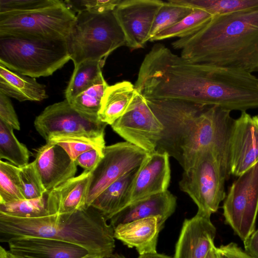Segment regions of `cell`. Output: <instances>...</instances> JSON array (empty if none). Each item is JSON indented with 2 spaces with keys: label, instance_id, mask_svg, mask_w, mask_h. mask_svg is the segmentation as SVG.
<instances>
[{
  "label": "cell",
  "instance_id": "1",
  "mask_svg": "<svg viewBox=\"0 0 258 258\" xmlns=\"http://www.w3.org/2000/svg\"><path fill=\"white\" fill-rule=\"evenodd\" d=\"M146 101L163 126L156 151L166 152L185 170L202 150L211 147L219 155L230 175V144L234 120L230 111L180 100Z\"/></svg>",
  "mask_w": 258,
  "mask_h": 258
},
{
  "label": "cell",
  "instance_id": "2",
  "mask_svg": "<svg viewBox=\"0 0 258 258\" xmlns=\"http://www.w3.org/2000/svg\"><path fill=\"white\" fill-rule=\"evenodd\" d=\"M172 47L193 63L258 72V7L214 16Z\"/></svg>",
  "mask_w": 258,
  "mask_h": 258
},
{
  "label": "cell",
  "instance_id": "3",
  "mask_svg": "<svg viewBox=\"0 0 258 258\" xmlns=\"http://www.w3.org/2000/svg\"><path fill=\"white\" fill-rule=\"evenodd\" d=\"M92 206L66 214L24 218L0 213V242L30 237L52 238L73 243L102 257L113 253V227Z\"/></svg>",
  "mask_w": 258,
  "mask_h": 258
},
{
  "label": "cell",
  "instance_id": "4",
  "mask_svg": "<svg viewBox=\"0 0 258 258\" xmlns=\"http://www.w3.org/2000/svg\"><path fill=\"white\" fill-rule=\"evenodd\" d=\"M66 41L74 66L86 60L104 63L108 55L126 44L114 11L101 14L86 11L77 13Z\"/></svg>",
  "mask_w": 258,
  "mask_h": 258
},
{
  "label": "cell",
  "instance_id": "5",
  "mask_svg": "<svg viewBox=\"0 0 258 258\" xmlns=\"http://www.w3.org/2000/svg\"><path fill=\"white\" fill-rule=\"evenodd\" d=\"M70 59L66 39L0 36V63L25 76H51Z\"/></svg>",
  "mask_w": 258,
  "mask_h": 258
},
{
  "label": "cell",
  "instance_id": "6",
  "mask_svg": "<svg viewBox=\"0 0 258 258\" xmlns=\"http://www.w3.org/2000/svg\"><path fill=\"white\" fill-rule=\"evenodd\" d=\"M76 17L75 13L59 0L34 10L0 14V36L66 39Z\"/></svg>",
  "mask_w": 258,
  "mask_h": 258
},
{
  "label": "cell",
  "instance_id": "7",
  "mask_svg": "<svg viewBox=\"0 0 258 258\" xmlns=\"http://www.w3.org/2000/svg\"><path fill=\"white\" fill-rule=\"evenodd\" d=\"M229 176L215 150L206 148L184 170L179 186L197 205L198 212L211 217L226 197L225 182Z\"/></svg>",
  "mask_w": 258,
  "mask_h": 258
},
{
  "label": "cell",
  "instance_id": "8",
  "mask_svg": "<svg viewBox=\"0 0 258 258\" xmlns=\"http://www.w3.org/2000/svg\"><path fill=\"white\" fill-rule=\"evenodd\" d=\"M222 208L225 223L245 241L255 230L258 214V162L238 176Z\"/></svg>",
  "mask_w": 258,
  "mask_h": 258
},
{
  "label": "cell",
  "instance_id": "9",
  "mask_svg": "<svg viewBox=\"0 0 258 258\" xmlns=\"http://www.w3.org/2000/svg\"><path fill=\"white\" fill-rule=\"evenodd\" d=\"M149 153L127 142L106 146L104 155L92 171L86 206L108 186L127 172L140 166Z\"/></svg>",
  "mask_w": 258,
  "mask_h": 258
},
{
  "label": "cell",
  "instance_id": "10",
  "mask_svg": "<svg viewBox=\"0 0 258 258\" xmlns=\"http://www.w3.org/2000/svg\"><path fill=\"white\" fill-rule=\"evenodd\" d=\"M107 125L78 112L66 99L48 106L34 120L35 129L46 142L58 135H103Z\"/></svg>",
  "mask_w": 258,
  "mask_h": 258
},
{
  "label": "cell",
  "instance_id": "11",
  "mask_svg": "<svg viewBox=\"0 0 258 258\" xmlns=\"http://www.w3.org/2000/svg\"><path fill=\"white\" fill-rule=\"evenodd\" d=\"M111 126L126 142L148 153L156 151L163 131L146 99L138 92L125 113Z\"/></svg>",
  "mask_w": 258,
  "mask_h": 258
},
{
  "label": "cell",
  "instance_id": "12",
  "mask_svg": "<svg viewBox=\"0 0 258 258\" xmlns=\"http://www.w3.org/2000/svg\"><path fill=\"white\" fill-rule=\"evenodd\" d=\"M163 1L121 0L114 10L115 16L131 49L144 47L150 39L155 17Z\"/></svg>",
  "mask_w": 258,
  "mask_h": 258
},
{
  "label": "cell",
  "instance_id": "13",
  "mask_svg": "<svg viewBox=\"0 0 258 258\" xmlns=\"http://www.w3.org/2000/svg\"><path fill=\"white\" fill-rule=\"evenodd\" d=\"M258 162V115L246 111L234 119L231 134L230 175L239 176Z\"/></svg>",
  "mask_w": 258,
  "mask_h": 258
},
{
  "label": "cell",
  "instance_id": "14",
  "mask_svg": "<svg viewBox=\"0 0 258 258\" xmlns=\"http://www.w3.org/2000/svg\"><path fill=\"white\" fill-rule=\"evenodd\" d=\"M216 233L210 216L198 212L184 220L173 258H205L214 244Z\"/></svg>",
  "mask_w": 258,
  "mask_h": 258
},
{
  "label": "cell",
  "instance_id": "15",
  "mask_svg": "<svg viewBox=\"0 0 258 258\" xmlns=\"http://www.w3.org/2000/svg\"><path fill=\"white\" fill-rule=\"evenodd\" d=\"M169 158L166 152L149 154L134 180L131 203L168 190L171 178Z\"/></svg>",
  "mask_w": 258,
  "mask_h": 258
},
{
  "label": "cell",
  "instance_id": "16",
  "mask_svg": "<svg viewBox=\"0 0 258 258\" xmlns=\"http://www.w3.org/2000/svg\"><path fill=\"white\" fill-rule=\"evenodd\" d=\"M47 192L75 176L77 165L59 146L48 143L37 151L34 161Z\"/></svg>",
  "mask_w": 258,
  "mask_h": 258
},
{
  "label": "cell",
  "instance_id": "17",
  "mask_svg": "<svg viewBox=\"0 0 258 258\" xmlns=\"http://www.w3.org/2000/svg\"><path fill=\"white\" fill-rule=\"evenodd\" d=\"M8 244L11 253L22 258H83L91 254L79 245L49 238L15 239Z\"/></svg>",
  "mask_w": 258,
  "mask_h": 258
},
{
  "label": "cell",
  "instance_id": "18",
  "mask_svg": "<svg viewBox=\"0 0 258 258\" xmlns=\"http://www.w3.org/2000/svg\"><path fill=\"white\" fill-rule=\"evenodd\" d=\"M176 198L169 190L156 194L132 202L109 220L113 228L133 221L157 217L162 229L166 220L174 212Z\"/></svg>",
  "mask_w": 258,
  "mask_h": 258
},
{
  "label": "cell",
  "instance_id": "19",
  "mask_svg": "<svg viewBox=\"0 0 258 258\" xmlns=\"http://www.w3.org/2000/svg\"><path fill=\"white\" fill-rule=\"evenodd\" d=\"M92 171L84 170L47 193L49 214H66L87 207L86 202Z\"/></svg>",
  "mask_w": 258,
  "mask_h": 258
},
{
  "label": "cell",
  "instance_id": "20",
  "mask_svg": "<svg viewBox=\"0 0 258 258\" xmlns=\"http://www.w3.org/2000/svg\"><path fill=\"white\" fill-rule=\"evenodd\" d=\"M161 230L157 217L139 219L113 228L114 238L130 248H135L139 254L157 252Z\"/></svg>",
  "mask_w": 258,
  "mask_h": 258
},
{
  "label": "cell",
  "instance_id": "21",
  "mask_svg": "<svg viewBox=\"0 0 258 258\" xmlns=\"http://www.w3.org/2000/svg\"><path fill=\"white\" fill-rule=\"evenodd\" d=\"M139 167L125 173L108 186L92 203L91 206L107 220L131 203L133 186Z\"/></svg>",
  "mask_w": 258,
  "mask_h": 258
},
{
  "label": "cell",
  "instance_id": "22",
  "mask_svg": "<svg viewBox=\"0 0 258 258\" xmlns=\"http://www.w3.org/2000/svg\"><path fill=\"white\" fill-rule=\"evenodd\" d=\"M0 92L20 102L41 101L48 98L45 86L35 78L12 71L1 63Z\"/></svg>",
  "mask_w": 258,
  "mask_h": 258
},
{
  "label": "cell",
  "instance_id": "23",
  "mask_svg": "<svg viewBox=\"0 0 258 258\" xmlns=\"http://www.w3.org/2000/svg\"><path fill=\"white\" fill-rule=\"evenodd\" d=\"M137 93L135 85L127 81L108 86L101 100L99 120L112 124L125 113Z\"/></svg>",
  "mask_w": 258,
  "mask_h": 258
},
{
  "label": "cell",
  "instance_id": "24",
  "mask_svg": "<svg viewBox=\"0 0 258 258\" xmlns=\"http://www.w3.org/2000/svg\"><path fill=\"white\" fill-rule=\"evenodd\" d=\"M104 64L99 61L86 60L75 66L65 91V99L70 103L79 94L95 84L103 76Z\"/></svg>",
  "mask_w": 258,
  "mask_h": 258
},
{
  "label": "cell",
  "instance_id": "25",
  "mask_svg": "<svg viewBox=\"0 0 258 258\" xmlns=\"http://www.w3.org/2000/svg\"><path fill=\"white\" fill-rule=\"evenodd\" d=\"M60 146L75 161L81 154L91 150L104 152V135L92 137L81 135H58L50 137L46 142Z\"/></svg>",
  "mask_w": 258,
  "mask_h": 258
},
{
  "label": "cell",
  "instance_id": "26",
  "mask_svg": "<svg viewBox=\"0 0 258 258\" xmlns=\"http://www.w3.org/2000/svg\"><path fill=\"white\" fill-rule=\"evenodd\" d=\"M13 128L0 120V159L21 168L29 163L30 153L15 137Z\"/></svg>",
  "mask_w": 258,
  "mask_h": 258
},
{
  "label": "cell",
  "instance_id": "27",
  "mask_svg": "<svg viewBox=\"0 0 258 258\" xmlns=\"http://www.w3.org/2000/svg\"><path fill=\"white\" fill-rule=\"evenodd\" d=\"M213 16L200 9H194L192 12L175 25L155 35L150 41L161 40L167 38H182L190 36L205 25Z\"/></svg>",
  "mask_w": 258,
  "mask_h": 258
},
{
  "label": "cell",
  "instance_id": "28",
  "mask_svg": "<svg viewBox=\"0 0 258 258\" xmlns=\"http://www.w3.org/2000/svg\"><path fill=\"white\" fill-rule=\"evenodd\" d=\"M173 2L203 10L213 16L258 7V0H171Z\"/></svg>",
  "mask_w": 258,
  "mask_h": 258
},
{
  "label": "cell",
  "instance_id": "29",
  "mask_svg": "<svg viewBox=\"0 0 258 258\" xmlns=\"http://www.w3.org/2000/svg\"><path fill=\"white\" fill-rule=\"evenodd\" d=\"M108 86L102 76L95 84L79 94L69 103L81 113L99 120L101 100Z\"/></svg>",
  "mask_w": 258,
  "mask_h": 258
},
{
  "label": "cell",
  "instance_id": "30",
  "mask_svg": "<svg viewBox=\"0 0 258 258\" xmlns=\"http://www.w3.org/2000/svg\"><path fill=\"white\" fill-rule=\"evenodd\" d=\"M47 193L36 199H22L0 204V213L24 218L49 215L47 208Z\"/></svg>",
  "mask_w": 258,
  "mask_h": 258
},
{
  "label": "cell",
  "instance_id": "31",
  "mask_svg": "<svg viewBox=\"0 0 258 258\" xmlns=\"http://www.w3.org/2000/svg\"><path fill=\"white\" fill-rule=\"evenodd\" d=\"M22 199L20 168L1 160L0 204Z\"/></svg>",
  "mask_w": 258,
  "mask_h": 258
},
{
  "label": "cell",
  "instance_id": "32",
  "mask_svg": "<svg viewBox=\"0 0 258 258\" xmlns=\"http://www.w3.org/2000/svg\"><path fill=\"white\" fill-rule=\"evenodd\" d=\"M193 10L190 7L176 4L171 0L163 1L155 17L150 33V39L160 32L181 21Z\"/></svg>",
  "mask_w": 258,
  "mask_h": 258
},
{
  "label": "cell",
  "instance_id": "33",
  "mask_svg": "<svg viewBox=\"0 0 258 258\" xmlns=\"http://www.w3.org/2000/svg\"><path fill=\"white\" fill-rule=\"evenodd\" d=\"M20 177L22 192L25 199L38 198L47 192L34 161L20 168Z\"/></svg>",
  "mask_w": 258,
  "mask_h": 258
},
{
  "label": "cell",
  "instance_id": "34",
  "mask_svg": "<svg viewBox=\"0 0 258 258\" xmlns=\"http://www.w3.org/2000/svg\"><path fill=\"white\" fill-rule=\"evenodd\" d=\"M121 0H67L66 4L74 12L101 14L114 11Z\"/></svg>",
  "mask_w": 258,
  "mask_h": 258
},
{
  "label": "cell",
  "instance_id": "35",
  "mask_svg": "<svg viewBox=\"0 0 258 258\" xmlns=\"http://www.w3.org/2000/svg\"><path fill=\"white\" fill-rule=\"evenodd\" d=\"M56 0H0V14L26 12L54 4Z\"/></svg>",
  "mask_w": 258,
  "mask_h": 258
},
{
  "label": "cell",
  "instance_id": "36",
  "mask_svg": "<svg viewBox=\"0 0 258 258\" xmlns=\"http://www.w3.org/2000/svg\"><path fill=\"white\" fill-rule=\"evenodd\" d=\"M0 120L20 130V124L13 104L9 97L0 92Z\"/></svg>",
  "mask_w": 258,
  "mask_h": 258
},
{
  "label": "cell",
  "instance_id": "37",
  "mask_svg": "<svg viewBox=\"0 0 258 258\" xmlns=\"http://www.w3.org/2000/svg\"><path fill=\"white\" fill-rule=\"evenodd\" d=\"M104 155V152L97 150L87 151L79 155L75 162L86 170L92 171Z\"/></svg>",
  "mask_w": 258,
  "mask_h": 258
},
{
  "label": "cell",
  "instance_id": "38",
  "mask_svg": "<svg viewBox=\"0 0 258 258\" xmlns=\"http://www.w3.org/2000/svg\"><path fill=\"white\" fill-rule=\"evenodd\" d=\"M219 258H252L234 242L217 247Z\"/></svg>",
  "mask_w": 258,
  "mask_h": 258
},
{
  "label": "cell",
  "instance_id": "39",
  "mask_svg": "<svg viewBox=\"0 0 258 258\" xmlns=\"http://www.w3.org/2000/svg\"><path fill=\"white\" fill-rule=\"evenodd\" d=\"M243 242L245 251L252 258H258V229Z\"/></svg>",
  "mask_w": 258,
  "mask_h": 258
},
{
  "label": "cell",
  "instance_id": "40",
  "mask_svg": "<svg viewBox=\"0 0 258 258\" xmlns=\"http://www.w3.org/2000/svg\"><path fill=\"white\" fill-rule=\"evenodd\" d=\"M0 258H22L11 253L9 250L6 249L2 246H0ZM83 258H103L100 256L89 254Z\"/></svg>",
  "mask_w": 258,
  "mask_h": 258
},
{
  "label": "cell",
  "instance_id": "41",
  "mask_svg": "<svg viewBox=\"0 0 258 258\" xmlns=\"http://www.w3.org/2000/svg\"><path fill=\"white\" fill-rule=\"evenodd\" d=\"M138 258H173L170 256L156 252L139 254Z\"/></svg>",
  "mask_w": 258,
  "mask_h": 258
},
{
  "label": "cell",
  "instance_id": "42",
  "mask_svg": "<svg viewBox=\"0 0 258 258\" xmlns=\"http://www.w3.org/2000/svg\"><path fill=\"white\" fill-rule=\"evenodd\" d=\"M205 258H219L217 250V247L214 244L209 250Z\"/></svg>",
  "mask_w": 258,
  "mask_h": 258
},
{
  "label": "cell",
  "instance_id": "43",
  "mask_svg": "<svg viewBox=\"0 0 258 258\" xmlns=\"http://www.w3.org/2000/svg\"><path fill=\"white\" fill-rule=\"evenodd\" d=\"M104 258H125L124 256L122 255L118 254L117 253H112L111 254L108 255Z\"/></svg>",
  "mask_w": 258,
  "mask_h": 258
}]
</instances>
